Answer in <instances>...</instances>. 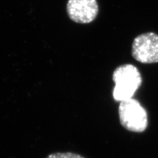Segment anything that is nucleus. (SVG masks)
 Instances as JSON below:
<instances>
[{
    "mask_svg": "<svg viewBox=\"0 0 158 158\" xmlns=\"http://www.w3.org/2000/svg\"><path fill=\"white\" fill-rule=\"evenodd\" d=\"M115 87L113 97L117 102L132 98L142 84V77L138 68L132 64H124L117 67L113 73Z\"/></svg>",
    "mask_w": 158,
    "mask_h": 158,
    "instance_id": "nucleus-1",
    "label": "nucleus"
},
{
    "mask_svg": "<svg viewBox=\"0 0 158 158\" xmlns=\"http://www.w3.org/2000/svg\"><path fill=\"white\" fill-rule=\"evenodd\" d=\"M118 116L121 125L129 131L142 132L148 127L147 111L136 99L131 98L121 102L118 106Z\"/></svg>",
    "mask_w": 158,
    "mask_h": 158,
    "instance_id": "nucleus-2",
    "label": "nucleus"
},
{
    "mask_svg": "<svg viewBox=\"0 0 158 158\" xmlns=\"http://www.w3.org/2000/svg\"><path fill=\"white\" fill-rule=\"evenodd\" d=\"M132 56L142 63H158V35L147 32L136 36L132 42Z\"/></svg>",
    "mask_w": 158,
    "mask_h": 158,
    "instance_id": "nucleus-3",
    "label": "nucleus"
},
{
    "mask_svg": "<svg viewBox=\"0 0 158 158\" xmlns=\"http://www.w3.org/2000/svg\"><path fill=\"white\" fill-rule=\"evenodd\" d=\"M46 158H85L73 152H56L49 154Z\"/></svg>",
    "mask_w": 158,
    "mask_h": 158,
    "instance_id": "nucleus-5",
    "label": "nucleus"
},
{
    "mask_svg": "<svg viewBox=\"0 0 158 158\" xmlns=\"http://www.w3.org/2000/svg\"><path fill=\"white\" fill-rule=\"evenodd\" d=\"M67 11L73 21L88 24L97 17L99 6L96 0H69Z\"/></svg>",
    "mask_w": 158,
    "mask_h": 158,
    "instance_id": "nucleus-4",
    "label": "nucleus"
}]
</instances>
